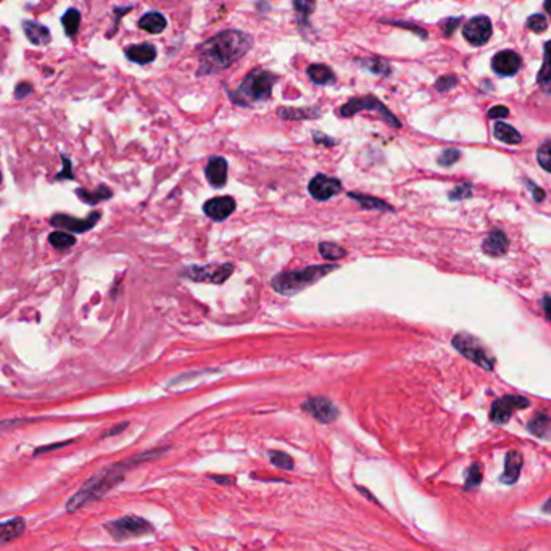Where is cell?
<instances>
[{
    "label": "cell",
    "mask_w": 551,
    "mask_h": 551,
    "mask_svg": "<svg viewBox=\"0 0 551 551\" xmlns=\"http://www.w3.org/2000/svg\"><path fill=\"white\" fill-rule=\"evenodd\" d=\"M252 47L253 37L247 33L235 31V29L218 33L197 48V55L201 63L199 75L226 70L233 63L240 60Z\"/></svg>",
    "instance_id": "cell-1"
},
{
    "label": "cell",
    "mask_w": 551,
    "mask_h": 551,
    "mask_svg": "<svg viewBox=\"0 0 551 551\" xmlns=\"http://www.w3.org/2000/svg\"><path fill=\"white\" fill-rule=\"evenodd\" d=\"M129 464L126 462H118L110 467H105L100 472H97L96 476L91 477L84 485L81 487V490H78L75 495L68 500L66 511L68 513H75V511L81 509L82 506L93 503L98 498H102L107 491H110L118 482L123 480L125 472Z\"/></svg>",
    "instance_id": "cell-2"
},
{
    "label": "cell",
    "mask_w": 551,
    "mask_h": 551,
    "mask_svg": "<svg viewBox=\"0 0 551 551\" xmlns=\"http://www.w3.org/2000/svg\"><path fill=\"white\" fill-rule=\"evenodd\" d=\"M337 264H321V267H308L297 271L280 273L271 280L273 289L280 295H293L302 292L309 285L318 282L324 276L336 271Z\"/></svg>",
    "instance_id": "cell-3"
},
{
    "label": "cell",
    "mask_w": 551,
    "mask_h": 551,
    "mask_svg": "<svg viewBox=\"0 0 551 551\" xmlns=\"http://www.w3.org/2000/svg\"><path fill=\"white\" fill-rule=\"evenodd\" d=\"M276 81H278V76L273 75L271 71L255 70L245 76L239 89L231 93V98L239 105L264 102L271 97Z\"/></svg>",
    "instance_id": "cell-4"
},
{
    "label": "cell",
    "mask_w": 551,
    "mask_h": 551,
    "mask_svg": "<svg viewBox=\"0 0 551 551\" xmlns=\"http://www.w3.org/2000/svg\"><path fill=\"white\" fill-rule=\"evenodd\" d=\"M451 343H453V347L462 356H466L469 361L476 363L477 366L484 368L487 371H491V369H494L495 358L485 350L484 345H482L474 336H471V334L467 332H458L453 337Z\"/></svg>",
    "instance_id": "cell-5"
},
{
    "label": "cell",
    "mask_w": 551,
    "mask_h": 551,
    "mask_svg": "<svg viewBox=\"0 0 551 551\" xmlns=\"http://www.w3.org/2000/svg\"><path fill=\"white\" fill-rule=\"evenodd\" d=\"M363 110L379 113V115L382 116V120L386 121L388 126H392V127H400L401 126V123L397 120V116L393 115V113L388 110V108L374 96L352 98L350 102H347L345 105L341 108V111H338V113H341V116L348 118V116L356 115V113H360Z\"/></svg>",
    "instance_id": "cell-6"
},
{
    "label": "cell",
    "mask_w": 551,
    "mask_h": 551,
    "mask_svg": "<svg viewBox=\"0 0 551 551\" xmlns=\"http://www.w3.org/2000/svg\"><path fill=\"white\" fill-rule=\"evenodd\" d=\"M105 529L113 539L121 542V540L141 537V535L150 532L152 525L139 516H125V518L110 521Z\"/></svg>",
    "instance_id": "cell-7"
},
{
    "label": "cell",
    "mask_w": 551,
    "mask_h": 551,
    "mask_svg": "<svg viewBox=\"0 0 551 551\" xmlns=\"http://www.w3.org/2000/svg\"><path fill=\"white\" fill-rule=\"evenodd\" d=\"M529 405L530 401L527 398L521 395H505L501 398H496L490 410V421L496 426L506 424L511 419L514 411L524 410V408H529Z\"/></svg>",
    "instance_id": "cell-8"
},
{
    "label": "cell",
    "mask_w": 551,
    "mask_h": 551,
    "mask_svg": "<svg viewBox=\"0 0 551 551\" xmlns=\"http://www.w3.org/2000/svg\"><path fill=\"white\" fill-rule=\"evenodd\" d=\"M234 267L233 264L226 263L219 264V267H192L186 269V276L197 282H213V284H223L224 280L229 279V276L233 274Z\"/></svg>",
    "instance_id": "cell-9"
},
{
    "label": "cell",
    "mask_w": 551,
    "mask_h": 551,
    "mask_svg": "<svg viewBox=\"0 0 551 551\" xmlns=\"http://www.w3.org/2000/svg\"><path fill=\"white\" fill-rule=\"evenodd\" d=\"M302 408L308 415H311L314 419L323 422V424H327V422H334L338 416V410L336 405L329 400V398L324 397H314L309 398L302 405Z\"/></svg>",
    "instance_id": "cell-10"
},
{
    "label": "cell",
    "mask_w": 551,
    "mask_h": 551,
    "mask_svg": "<svg viewBox=\"0 0 551 551\" xmlns=\"http://www.w3.org/2000/svg\"><path fill=\"white\" fill-rule=\"evenodd\" d=\"M462 34L472 46H484L491 37V23L487 17H476L469 19L462 28Z\"/></svg>",
    "instance_id": "cell-11"
},
{
    "label": "cell",
    "mask_w": 551,
    "mask_h": 551,
    "mask_svg": "<svg viewBox=\"0 0 551 551\" xmlns=\"http://www.w3.org/2000/svg\"><path fill=\"white\" fill-rule=\"evenodd\" d=\"M341 189H342L341 181L334 179V178H327V176H324V174L314 176V178L309 181V186H308L309 195H311L313 199L318 201L329 200L331 197L338 194Z\"/></svg>",
    "instance_id": "cell-12"
},
{
    "label": "cell",
    "mask_w": 551,
    "mask_h": 551,
    "mask_svg": "<svg viewBox=\"0 0 551 551\" xmlns=\"http://www.w3.org/2000/svg\"><path fill=\"white\" fill-rule=\"evenodd\" d=\"M98 218H100V215H98L97 211L86 219H78L68 215H55L51 219V224L55 226V228L73 231V233H84V231H89L91 228H93V224L97 223Z\"/></svg>",
    "instance_id": "cell-13"
},
{
    "label": "cell",
    "mask_w": 551,
    "mask_h": 551,
    "mask_svg": "<svg viewBox=\"0 0 551 551\" xmlns=\"http://www.w3.org/2000/svg\"><path fill=\"white\" fill-rule=\"evenodd\" d=\"M234 210L235 201L231 197H215V199H210L204 205L205 215L215 221L226 219L228 216L233 215Z\"/></svg>",
    "instance_id": "cell-14"
},
{
    "label": "cell",
    "mask_w": 551,
    "mask_h": 551,
    "mask_svg": "<svg viewBox=\"0 0 551 551\" xmlns=\"http://www.w3.org/2000/svg\"><path fill=\"white\" fill-rule=\"evenodd\" d=\"M491 66L501 76H513L521 68V57L513 51H503L494 57Z\"/></svg>",
    "instance_id": "cell-15"
},
{
    "label": "cell",
    "mask_w": 551,
    "mask_h": 551,
    "mask_svg": "<svg viewBox=\"0 0 551 551\" xmlns=\"http://www.w3.org/2000/svg\"><path fill=\"white\" fill-rule=\"evenodd\" d=\"M508 247L509 240L501 229H491L482 244V249L489 257H501L508 252Z\"/></svg>",
    "instance_id": "cell-16"
},
{
    "label": "cell",
    "mask_w": 551,
    "mask_h": 551,
    "mask_svg": "<svg viewBox=\"0 0 551 551\" xmlns=\"http://www.w3.org/2000/svg\"><path fill=\"white\" fill-rule=\"evenodd\" d=\"M523 455L519 451L511 450L505 456V471L503 474L500 476V480L506 485H513L518 482L521 476V469H523Z\"/></svg>",
    "instance_id": "cell-17"
},
{
    "label": "cell",
    "mask_w": 551,
    "mask_h": 551,
    "mask_svg": "<svg viewBox=\"0 0 551 551\" xmlns=\"http://www.w3.org/2000/svg\"><path fill=\"white\" fill-rule=\"evenodd\" d=\"M205 174L208 183L213 187H223L228 181V161L221 156H215L208 161L205 168Z\"/></svg>",
    "instance_id": "cell-18"
},
{
    "label": "cell",
    "mask_w": 551,
    "mask_h": 551,
    "mask_svg": "<svg viewBox=\"0 0 551 551\" xmlns=\"http://www.w3.org/2000/svg\"><path fill=\"white\" fill-rule=\"evenodd\" d=\"M26 530V521L23 518H12L7 521H2L0 523V545L10 543L13 540H17L18 537H21Z\"/></svg>",
    "instance_id": "cell-19"
},
{
    "label": "cell",
    "mask_w": 551,
    "mask_h": 551,
    "mask_svg": "<svg viewBox=\"0 0 551 551\" xmlns=\"http://www.w3.org/2000/svg\"><path fill=\"white\" fill-rule=\"evenodd\" d=\"M126 57L131 62L139 63V65H145V63H152L156 58V51L150 44H137V46H131L126 48Z\"/></svg>",
    "instance_id": "cell-20"
},
{
    "label": "cell",
    "mask_w": 551,
    "mask_h": 551,
    "mask_svg": "<svg viewBox=\"0 0 551 551\" xmlns=\"http://www.w3.org/2000/svg\"><path fill=\"white\" fill-rule=\"evenodd\" d=\"M23 31L26 33V36L29 41L36 46H44L51 41V31L44 26L41 23L36 21H24L23 23Z\"/></svg>",
    "instance_id": "cell-21"
},
{
    "label": "cell",
    "mask_w": 551,
    "mask_h": 551,
    "mask_svg": "<svg viewBox=\"0 0 551 551\" xmlns=\"http://www.w3.org/2000/svg\"><path fill=\"white\" fill-rule=\"evenodd\" d=\"M307 75L309 76V80H311L314 84H318V86L332 84V82L336 81V75H334V71L331 70V68L326 65H318V63L308 66Z\"/></svg>",
    "instance_id": "cell-22"
},
{
    "label": "cell",
    "mask_w": 551,
    "mask_h": 551,
    "mask_svg": "<svg viewBox=\"0 0 551 551\" xmlns=\"http://www.w3.org/2000/svg\"><path fill=\"white\" fill-rule=\"evenodd\" d=\"M139 26L150 34H160L166 28V18L159 12H150L139 19Z\"/></svg>",
    "instance_id": "cell-23"
},
{
    "label": "cell",
    "mask_w": 551,
    "mask_h": 551,
    "mask_svg": "<svg viewBox=\"0 0 551 551\" xmlns=\"http://www.w3.org/2000/svg\"><path fill=\"white\" fill-rule=\"evenodd\" d=\"M494 134L498 141L503 142V144H508V145H516V144H521V141H523V136L519 134V131H516L513 126L506 125L503 121H498L494 127Z\"/></svg>",
    "instance_id": "cell-24"
},
{
    "label": "cell",
    "mask_w": 551,
    "mask_h": 551,
    "mask_svg": "<svg viewBox=\"0 0 551 551\" xmlns=\"http://www.w3.org/2000/svg\"><path fill=\"white\" fill-rule=\"evenodd\" d=\"M529 431L539 439H548L551 435V417L547 415H535L529 421Z\"/></svg>",
    "instance_id": "cell-25"
},
{
    "label": "cell",
    "mask_w": 551,
    "mask_h": 551,
    "mask_svg": "<svg viewBox=\"0 0 551 551\" xmlns=\"http://www.w3.org/2000/svg\"><path fill=\"white\" fill-rule=\"evenodd\" d=\"M278 115L285 120H308L321 116V111L318 108H280Z\"/></svg>",
    "instance_id": "cell-26"
},
{
    "label": "cell",
    "mask_w": 551,
    "mask_h": 551,
    "mask_svg": "<svg viewBox=\"0 0 551 551\" xmlns=\"http://www.w3.org/2000/svg\"><path fill=\"white\" fill-rule=\"evenodd\" d=\"M348 197L353 200H356L358 204H360L363 208H368V210H387V211H392V206L386 204V201L381 200V199H376V197H371V195H363V194H348Z\"/></svg>",
    "instance_id": "cell-27"
},
{
    "label": "cell",
    "mask_w": 551,
    "mask_h": 551,
    "mask_svg": "<svg viewBox=\"0 0 551 551\" xmlns=\"http://www.w3.org/2000/svg\"><path fill=\"white\" fill-rule=\"evenodd\" d=\"M539 82L542 84L543 91L551 92V42L545 46V60L539 73Z\"/></svg>",
    "instance_id": "cell-28"
},
{
    "label": "cell",
    "mask_w": 551,
    "mask_h": 551,
    "mask_svg": "<svg viewBox=\"0 0 551 551\" xmlns=\"http://www.w3.org/2000/svg\"><path fill=\"white\" fill-rule=\"evenodd\" d=\"M62 24H63V28H65L66 36H68V37H73V36H75V34L78 33V29H80V24H81V13L78 12L76 8H70L65 15H63Z\"/></svg>",
    "instance_id": "cell-29"
},
{
    "label": "cell",
    "mask_w": 551,
    "mask_h": 551,
    "mask_svg": "<svg viewBox=\"0 0 551 551\" xmlns=\"http://www.w3.org/2000/svg\"><path fill=\"white\" fill-rule=\"evenodd\" d=\"M48 242L58 250H68L76 244V239L71 234L63 233V231H55V233L48 235Z\"/></svg>",
    "instance_id": "cell-30"
},
{
    "label": "cell",
    "mask_w": 551,
    "mask_h": 551,
    "mask_svg": "<svg viewBox=\"0 0 551 551\" xmlns=\"http://www.w3.org/2000/svg\"><path fill=\"white\" fill-rule=\"evenodd\" d=\"M78 195L81 197V200H84L86 204L96 205L97 201L107 200L111 197V190L107 189V187H98L96 192H87V190H78Z\"/></svg>",
    "instance_id": "cell-31"
},
{
    "label": "cell",
    "mask_w": 551,
    "mask_h": 551,
    "mask_svg": "<svg viewBox=\"0 0 551 551\" xmlns=\"http://www.w3.org/2000/svg\"><path fill=\"white\" fill-rule=\"evenodd\" d=\"M319 253H321L323 258L331 260V262H334V260H341L347 255L345 249L338 247V245L332 244V242L319 244Z\"/></svg>",
    "instance_id": "cell-32"
},
{
    "label": "cell",
    "mask_w": 551,
    "mask_h": 551,
    "mask_svg": "<svg viewBox=\"0 0 551 551\" xmlns=\"http://www.w3.org/2000/svg\"><path fill=\"white\" fill-rule=\"evenodd\" d=\"M361 65L377 76H387L390 75V66L381 58H366V60H360Z\"/></svg>",
    "instance_id": "cell-33"
},
{
    "label": "cell",
    "mask_w": 551,
    "mask_h": 551,
    "mask_svg": "<svg viewBox=\"0 0 551 551\" xmlns=\"http://www.w3.org/2000/svg\"><path fill=\"white\" fill-rule=\"evenodd\" d=\"M482 482V466L479 462H474L469 469H467L466 482H464V490H474L480 485Z\"/></svg>",
    "instance_id": "cell-34"
},
{
    "label": "cell",
    "mask_w": 551,
    "mask_h": 551,
    "mask_svg": "<svg viewBox=\"0 0 551 551\" xmlns=\"http://www.w3.org/2000/svg\"><path fill=\"white\" fill-rule=\"evenodd\" d=\"M293 8L297 12L298 18L303 19V23H308V17L316 8V0H293Z\"/></svg>",
    "instance_id": "cell-35"
},
{
    "label": "cell",
    "mask_w": 551,
    "mask_h": 551,
    "mask_svg": "<svg viewBox=\"0 0 551 551\" xmlns=\"http://www.w3.org/2000/svg\"><path fill=\"white\" fill-rule=\"evenodd\" d=\"M269 460H271L273 464L276 467H279V469L289 471V469H292V467H293L292 458H290L289 455L282 453V451H271V453H269Z\"/></svg>",
    "instance_id": "cell-36"
},
{
    "label": "cell",
    "mask_w": 551,
    "mask_h": 551,
    "mask_svg": "<svg viewBox=\"0 0 551 551\" xmlns=\"http://www.w3.org/2000/svg\"><path fill=\"white\" fill-rule=\"evenodd\" d=\"M472 197V186L469 183L466 184H458L453 190L449 192V199L450 200H464Z\"/></svg>",
    "instance_id": "cell-37"
},
{
    "label": "cell",
    "mask_w": 551,
    "mask_h": 551,
    "mask_svg": "<svg viewBox=\"0 0 551 551\" xmlns=\"http://www.w3.org/2000/svg\"><path fill=\"white\" fill-rule=\"evenodd\" d=\"M460 156H461V152L458 149H446L442 152V155L439 156V165L451 166L460 160Z\"/></svg>",
    "instance_id": "cell-38"
},
{
    "label": "cell",
    "mask_w": 551,
    "mask_h": 551,
    "mask_svg": "<svg viewBox=\"0 0 551 551\" xmlns=\"http://www.w3.org/2000/svg\"><path fill=\"white\" fill-rule=\"evenodd\" d=\"M537 161L545 171L551 173V145L540 147L537 152Z\"/></svg>",
    "instance_id": "cell-39"
},
{
    "label": "cell",
    "mask_w": 551,
    "mask_h": 551,
    "mask_svg": "<svg viewBox=\"0 0 551 551\" xmlns=\"http://www.w3.org/2000/svg\"><path fill=\"white\" fill-rule=\"evenodd\" d=\"M547 24L548 23L543 15H532V17L527 19V28L534 33H543L545 29H547Z\"/></svg>",
    "instance_id": "cell-40"
},
{
    "label": "cell",
    "mask_w": 551,
    "mask_h": 551,
    "mask_svg": "<svg viewBox=\"0 0 551 551\" xmlns=\"http://www.w3.org/2000/svg\"><path fill=\"white\" fill-rule=\"evenodd\" d=\"M456 84H458V80H456L455 76H444L435 82V87H437V91L445 92V91H450L451 87H455Z\"/></svg>",
    "instance_id": "cell-41"
},
{
    "label": "cell",
    "mask_w": 551,
    "mask_h": 551,
    "mask_svg": "<svg viewBox=\"0 0 551 551\" xmlns=\"http://www.w3.org/2000/svg\"><path fill=\"white\" fill-rule=\"evenodd\" d=\"M525 187H527V189L532 192V195H534V200L535 201H543L545 200V197H547V194H545V190L543 189H540L539 186H535L532 181H525Z\"/></svg>",
    "instance_id": "cell-42"
},
{
    "label": "cell",
    "mask_w": 551,
    "mask_h": 551,
    "mask_svg": "<svg viewBox=\"0 0 551 551\" xmlns=\"http://www.w3.org/2000/svg\"><path fill=\"white\" fill-rule=\"evenodd\" d=\"M509 115V110L503 105H496L489 110L490 120H498V118H506Z\"/></svg>",
    "instance_id": "cell-43"
},
{
    "label": "cell",
    "mask_w": 551,
    "mask_h": 551,
    "mask_svg": "<svg viewBox=\"0 0 551 551\" xmlns=\"http://www.w3.org/2000/svg\"><path fill=\"white\" fill-rule=\"evenodd\" d=\"M31 92H33L31 84H28V82H21V84H18V86H17V91H15V96H17V98H23V97L29 96V93H31Z\"/></svg>",
    "instance_id": "cell-44"
},
{
    "label": "cell",
    "mask_w": 551,
    "mask_h": 551,
    "mask_svg": "<svg viewBox=\"0 0 551 551\" xmlns=\"http://www.w3.org/2000/svg\"><path fill=\"white\" fill-rule=\"evenodd\" d=\"M313 139L318 142V144H326V145H336V141L331 139V137H326L323 134H319V132H314L313 134Z\"/></svg>",
    "instance_id": "cell-45"
},
{
    "label": "cell",
    "mask_w": 551,
    "mask_h": 551,
    "mask_svg": "<svg viewBox=\"0 0 551 551\" xmlns=\"http://www.w3.org/2000/svg\"><path fill=\"white\" fill-rule=\"evenodd\" d=\"M458 21H460V19H446L445 24H444V31H445L446 36H450V34L453 33V29L458 26Z\"/></svg>",
    "instance_id": "cell-46"
},
{
    "label": "cell",
    "mask_w": 551,
    "mask_h": 551,
    "mask_svg": "<svg viewBox=\"0 0 551 551\" xmlns=\"http://www.w3.org/2000/svg\"><path fill=\"white\" fill-rule=\"evenodd\" d=\"M63 163H65V171H62L60 174H58V178H66V179H71L73 174H71V163L68 159H63Z\"/></svg>",
    "instance_id": "cell-47"
},
{
    "label": "cell",
    "mask_w": 551,
    "mask_h": 551,
    "mask_svg": "<svg viewBox=\"0 0 551 551\" xmlns=\"http://www.w3.org/2000/svg\"><path fill=\"white\" fill-rule=\"evenodd\" d=\"M542 308L545 311V316H547L551 321V297H545L542 302Z\"/></svg>",
    "instance_id": "cell-48"
},
{
    "label": "cell",
    "mask_w": 551,
    "mask_h": 551,
    "mask_svg": "<svg viewBox=\"0 0 551 551\" xmlns=\"http://www.w3.org/2000/svg\"><path fill=\"white\" fill-rule=\"evenodd\" d=\"M68 444H70V442H65V444H57V445H52V446H44V449L36 450V455L37 453H44V451H51L53 449H58V446H63V445H68Z\"/></svg>",
    "instance_id": "cell-49"
},
{
    "label": "cell",
    "mask_w": 551,
    "mask_h": 551,
    "mask_svg": "<svg viewBox=\"0 0 551 551\" xmlns=\"http://www.w3.org/2000/svg\"><path fill=\"white\" fill-rule=\"evenodd\" d=\"M543 511H545V513H551V496L548 498L547 503L543 505Z\"/></svg>",
    "instance_id": "cell-50"
},
{
    "label": "cell",
    "mask_w": 551,
    "mask_h": 551,
    "mask_svg": "<svg viewBox=\"0 0 551 551\" xmlns=\"http://www.w3.org/2000/svg\"><path fill=\"white\" fill-rule=\"evenodd\" d=\"M543 7H545V10H547V12H548V15H551V0H545V5H543Z\"/></svg>",
    "instance_id": "cell-51"
},
{
    "label": "cell",
    "mask_w": 551,
    "mask_h": 551,
    "mask_svg": "<svg viewBox=\"0 0 551 551\" xmlns=\"http://www.w3.org/2000/svg\"><path fill=\"white\" fill-rule=\"evenodd\" d=\"M0 181H2V174H0Z\"/></svg>",
    "instance_id": "cell-52"
}]
</instances>
